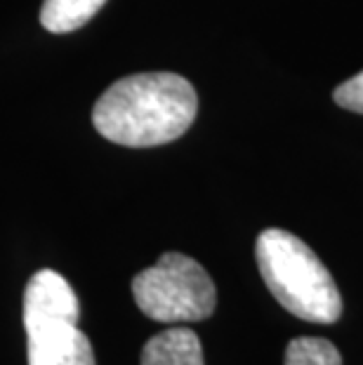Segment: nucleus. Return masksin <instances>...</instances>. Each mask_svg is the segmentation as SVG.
<instances>
[{
  "label": "nucleus",
  "instance_id": "obj_1",
  "mask_svg": "<svg viewBox=\"0 0 363 365\" xmlns=\"http://www.w3.org/2000/svg\"><path fill=\"white\" fill-rule=\"evenodd\" d=\"M198 111L196 90L170 71L135 73L116 81L92 108V125L113 144L144 149L175 142Z\"/></svg>",
  "mask_w": 363,
  "mask_h": 365
},
{
  "label": "nucleus",
  "instance_id": "obj_2",
  "mask_svg": "<svg viewBox=\"0 0 363 365\" xmlns=\"http://www.w3.org/2000/svg\"><path fill=\"white\" fill-rule=\"evenodd\" d=\"M269 292L292 316L330 325L342 316V297L323 262L305 240L285 229H265L255 243Z\"/></svg>",
  "mask_w": 363,
  "mask_h": 365
},
{
  "label": "nucleus",
  "instance_id": "obj_3",
  "mask_svg": "<svg viewBox=\"0 0 363 365\" xmlns=\"http://www.w3.org/2000/svg\"><path fill=\"white\" fill-rule=\"evenodd\" d=\"M78 316V297L64 276L52 269L31 276L24 290L29 365H97Z\"/></svg>",
  "mask_w": 363,
  "mask_h": 365
},
{
  "label": "nucleus",
  "instance_id": "obj_4",
  "mask_svg": "<svg viewBox=\"0 0 363 365\" xmlns=\"http://www.w3.org/2000/svg\"><path fill=\"white\" fill-rule=\"evenodd\" d=\"M133 297L151 321L196 323L210 318L218 304L213 278L196 259L165 252L133 278Z\"/></svg>",
  "mask_w": 363,
  "mask_h": 365
},
{
  "label": "nucleus",
  "instance_id": "obj_5",
  "mask_svg": "<svg viewBox=\"0 0 363 365\" xmlns=\"http://www.w3.org/2000/svg\"><path fill=\"white\" fill-rule=\"evenodd\" d=\"M142 365H205L200 339L191 328H168L144 344Z\"/></svg>",
  "mask_w": 363,
  "mask_h": 365
},
{
  "label": "nucleus",
  "instance_id": "obj_6",
  "mask_svg": "<svg viewBox=\"0 0 363 365\" xmlns=\"http://www.w3.org/2000/svg\"><path fill=\"white\" fill-rule=\"evenodd\" d=\"M104 3L106 0H45L41 7V24L50 34H68L88 24Z\"/></svg>",
  "mask_w": 363,
  "mask_h": 365
},
{
  "label": "nucleus",
  "instance_id": "obj_7",
  "mask_svg": "<svg viewBox=\"0 0 363 365\" xmlns=\"http://www.w3.org/2000/svg\"><path fill=\"white\" fill-rule=\"evenodd\" d=\"M283 365H342V356L323 337H295L285 349Z\"/></svg>",
  "mask_w": 363,
  "mask_h": 365
},
{
  "label": "nucleus",
  "instance_id": "obj_8",
  "mask_svg": "<svg viewBox=\"0 0 363 365\" xmlns=\"http://www.w3.org/2000/svg\"><path fill=\"white\" fill-rule=\"evenodd\" d=\"M333 97H335L337 106H342L352 113L363 115V71L339 85Z\"/></svg>",
  "mask_w": 363,
  "mask_h": 365
}]
</instances>
